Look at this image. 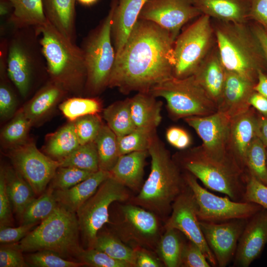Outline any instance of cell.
<instances>
[{
    "label": "cell",
    "instance_id": "obj_29",
    "mask_svg": "<svg viewBox=\"0 0 267 267\" xmlns=\"http://www.w3.org/2000/svg\"><path fill=\"white\" fill-rule=\"evenodd\" d=\"M4 172L13 212L20 220L25 209L36 195L30 184L14 168H4Z\"/></svg>",
    "mask_w": 267,
    "mask_h": 267
},
{
    "label": "cell",
    "instance_id": "obj_60",
    "mask_svg": "<svg viewBox=\"0 0 267 267\" xmlns=\"http://www.w3.org/2000/svg\"><path fill=\"white\" fill-rule=\"evenodd\" d=\"M13 13V7L7 0H0V18H7V22L11 17Z\"/></svg>",
    "mask_w": 267,
    "mask_h": 267
},
{
    "label": "cell",
    "instance_id": "obj_23",
    "mask_svg": "<svg viewBox=\"0 0 267 267\" xmlns=\"http://www.w3.org/2000/svg\"><path fill=\"white\" fill-rule=\"evenodd\" d=\"M225 74L226 70L217 46L213 47L193 74L196 81L217 106L222 95Z\"/></svg>",
    "mask_w": 267,
    "mask_h": 267
},
{
    "label": "cell",
    "instance_id": "obj_57",
    "mask_svg": "<svg viewBox=\"0 0 267 267\" xmlns=\"http://www.w3.org/2000/svg\"><path fill=\"white\" fill-rule=\"evenodd\" d=\"M249 102L259 113L267 118V98L255 91L251 95Z\"/></svg>",
    "mask_w": 267,
    "mask_h": 267
},
{
    "label": "cell",
    "instance_id": "obj_39",
    "mask_svg": "<svg viewBox=\"0 0 267 267\" xmlns=\"http://www.w3.org/2000/svg\"><path fill=\"white\" fill-rule=\"evenodd\" d=\"M245 164L246 171L267 185V148L257 135L248 148Z\"/></svg>",
    "mask_w": 267,
    "mask_h": 267
},
{
    "label": "cell",
    "instance_id": "obj_38",
    "mask_svg": "<svg viewBox=\"0 0 267 267\" xmlns=\"http://www.w3.org/2000/svg\"><path fill=\"white\" fill-rule=\"evenodd\" d=\"M58 161L62 167H73L91 173L99 170L98 153L94 141L80 145L69 155Z\"/></svg>",
    "mask_w": 267,
    "mask_h": 267
},
{
    "label": "cell",
    "instance_id": "obj_52",
    "mask_svg": "<svg viewBox=\"0 0 267 267\" xmlns=\"http://www.w3.org/2000/svg\"><path fill=\"white\" fill-rule=\"evenodd\" d=\"M37 223L22 224L12 227L10 226H0V242L1 244L18 242L36 227Z\"/></svg>",
    "mask_w": 267,
    "mask_h": 267
},
{
    "label": "cell",
    "instance_id": "obj_5",
    "mask_svg": "<svg viewBox=\"0 0 267 267\" xmlns=\"http://www.w3.org/2000/svg\"><path fill=\"white\" fill-rule=\"evenodd\" d=\"M181 170L200 180L207 188L243 201L245 172L234 162L221 161L209 156L201 145L184 150L173 157Z\"/></svg>",
    "mask_w": 267,
    "mask_h": 267
},
{
    "label": "cell",
    "instance_id": "obj_55",
    "mask_svg": "<svg viewBox=\"0 0 267 267\" xmlns=\"http://www.w3.org/2000/svg\"><path fill=\"white\" fill-rule=\"evenodd\" d=\"M136 250V267H162L160 261L150 253L151 251L140 247L134 248Z\"/></svg>",
    "mask_w": 267,
    "mask_h": 267
},
{
    "label": "cell",
    "instance_id": "obj_35",
    "mask_svg": "<svg viewBox=\"0 0 267 267\" xmlns=\"http://www.w3.org/2000/svg\"><path fill=\"white\" fill-rule=\"evenodd\" d=\"M94 142L99 170L110 172L121 156L116 135L107 124H104Z\"/></svg>",
    "mask_w": 267,
    "mask_h": 267
},
{
    "label": "cell",
    "instance_id": "obj_51",
    "mask_svg": "<svg viewBox=\"0 0 267 267\" xmlns=\"http://www.w3.org/2000/svg\"><path fill=\"white\" fill-rule=\"evenodd\" d=\"M12 207L8 195L4 168L1 167L0 171V226L13 225Z\"/></svg>",
    "mask_w": 267,
    "mask_h": 267
},
{
    "label": "cell",
    "instance_id": "obj_9",
    "mask_svg": "<svg viewBox=\"0 0 267 267\" xmlns=\"http://www.w3.org/2000/svg\"><path fill=\"white\" fill-rule=\"evenodd\" d=\"M149 92L166 100L169 113L174 120L205 116L218 111L217 104L193 75L183 78L172 76L155 86Z\"/></svg>",
    "mask_w": 267,
    "mask_h": 267
},
{
    "label": "cell",
    "instance_id": "obj_45",
    "mask_svg": "<svg viewBox=\"0 0 267 267\" xmlns=\"http://www.w3.org/2000/svg\"><path fill=\"white\" fill-rule=\"evenodd\" d=\"M73 123L80 145L94 141L104 124L98 114L81 117Z\"/></svg>",
    "mask_w": 267,
    "mask_h": 267
},
{
    "label": "cell",
    "instance_id": "obj_25",
    "mask_svg": "<svg viewBox=\"0 0 267 267\" xmlns=\"http://www.w3.org/2000/svg\"><path fill=\"white\" fill-rule=\"evenodd\" d=\"M148 154V150H144L121 155L110 172L111 177L128 189L139 192L143 185L144 168Z\"/></svg>",
    "mask_w": 267,
    "mask_h": 267
},
{
    "label": "cell",
    "instance_id": "obj_22",
    "mask_svg": "<svg viewBox=\"0 0 267 267\" xmlns=\"http://www.w3.org/2000/svg\"><path fill=\"white\" fill-rule=\"evenodd\" d=\"M147 0H117L111 6V37L116 55L122 50Z\"/></svg>",
    "mask_w": 267,
    "mask_h": 267
},
{
    "label": "cell",
    "instance_id": "obj_3",
    "mask_svg": "<svg viewBox=\"0 0 267 267\" xmlns=\"http://www.w3.org/2000/svg\"><path fill=\"white\" fill-rule=\"evenodd\" d=\"M51 81L66 91L85 89L87 70L80 47L59 33L48 22L36 27Z\"/></svg>",
    "mask_w": 267,
    "mask_h": 267
},
{
    "label": "cell",
    "instance_id": "obj_11",
    "mask_svg": "<svg viewBox=\"0 0 267 267\" xmlns=\"http://www.w3.org/2000/svg\"><path fill=\"white\" fill-rule=\"evenodd\" d=\"M214 38L211 17L203 14L179 34L174 44L173 76L193 75L213 48Z\"/></svg>",
    "mask_w": 267,
    "mask_h": 267
},
{
    "label": "cell",
    "instance_id": "obj_7",
    "mask_svg": "<svg viewBox=\"0 0 267 267\" xmlns=\"http://www.w3.org/2000/svg\"><path fill=\"white\" fill-rule=\"evenodd\" d=\"M8 39L7 71L24 98L31 91L36 72L47 69L36 27L13 28Z\"/></svg>",
    "mask_w": 267,
    "mask_h": 267
},
{
    "label": "cell",
    "instance_id": "obj_36",
    "mask_svg": "<svg viewBox=\"0 0 267 267\" xmlns=\"http://www.w3.org/2000/svg\"><path fill=\"white\" fill-rule=\"evenodd\" d=\"M111 257L136 267V250L122 241L112 232L98 233L93 246Z\"/></svg>",
    "mask_w": 267,
    "mask_h": 267
},
{
    "label": "cell",
    "instance_id": "obj_50",
    "mask_svg": "<svg viewBox=\"0 0 267 267\" xmlns=\"http://www.w3.org/2000/svg\"><path fill=\"white\" fill-rule=\"evenodd\" d=\"M181 267H210L211 265L201 249L196 244L188 240L183 247Z\"/></svg>",
    "mask_w": 267,
    "mask_h": 267
},
{
    "label": "cell",
    "instance_id": "obj_49",
    "mask_svg": "<svg viewBox=\"0 0 267 267\" xmlns=\"http://www.w3.org/2000/svg\"><path fill=\"white\" fill-rule=\"evenodd\" d=\"M19 242L1 244L0 267H28Z\"/></svg>",
    "mask_w": 267,
    "mask_h": 267
},
{
    "label": "cell",
    "instance_id": "obj_12",
    "mask_svg": "<svg viewBox=\"0 0 267 267\" xmlns=\"http://www.w3.org/2000/svg\"><path fill=\"white\" fill-rule=\"evenodd\" d=\"M111 223L113 233L133 248L156 252L163 234L161 219L153 212L130 202L122 205Z\"/></svg>",
    "mask_w": 267,
    "mask_h": 267
},
{
    "label": "cell",
    "instance_id": "obj_30",
    "mask_svg": "<svg viewBox=\"0 0 267 267\" xmlns=\"http://www.w3.org/2000/svg\"><path fill=\"white\" fill-rule=\"evenodd\" d=\"M66 92L59 85L50 81L23 108L25 114L33 124L45 115Z\"/></svg>",
    "mask_w": 267,
    "mask_h": 267
},
{
    "label": "cell",
    "instance_id": "obj_15",
    "mask_svg": "<svg viewBox=\"0 0 267 267\" xmlns=\"http://www.w3.org/2000/svg\"><path fill=\"white\" fill-rule=\"evenodd\" d=\"M198 210V206L194 194L186 183L182 191L173 202L171 214L164 227V228H174L181 232L188 240L201 249L211 265L216 267L217 263L215 257L200 227Z\"/></svg>",
    "mask_w": 267,
    "mask_h": 267
},
{
    "label": "cell",
    "instance_id": "obj_56",
    "mask_svg": "<svg viewBox=\"0 0 267 267\" xmlns=\"http://www.w3.org/2000/svg\"><path fill=\"white\" fill-rule=\"evenodd\" d=\"M250 27L262 49L266 64L267 73V32L256 22Z\"/></svg>",
    "mask_w": 267,
    "mask_h": 267
},
{
    "label": "cell",
    "instance_id": "obj_17",
    "mask_svg": "<svg viewBox=\"0 0 267 267\" xmlns=\"http://www.w3.org/2000/svg\"><path fill=\"white\" fill-rule=\"evenodd\" d=\"M201 14L191 0H147L138 19L155 23L175 41L182 27Z\"/></svg>",
    "mask_w": 267,
    "mask_h": 267
},
{
    "label": "cell",
    "instance_id": "obj_24",
    "mask_svg": "<svg viewBox=\"0 0 267 267\" xmlns=\"http://www.w3.org/2000/svg\"><path fill=\"white\" fill-rule=\"evenodd\" d=\"M110 177L109 172L99 170L70 188L53 190V195L59 205L76 213L79 208L95 193L100 184Z\"/></svg>",
    "mask_w": 267,
    "mask_h": 267
},
{
    "label": "cell",
    "instance_id": "obj_21",
    "mask_svg": "<svg viewBox=\"0 0 267 267\" xmlns=\"http://www.w3.org/2000/svg\"><path fill=\"white\" fill-rule=\"evenodd\" d=\"M256 83L238 74L226 70L225 79L218 111L232 118L247 110L251 106L249 98L255 91Z\"/></svg>",
    "mask_w": 267,
    "mask_h": 267
},
{
    "label": "cell",
    "instance_id": "obj_20",
    "mask_svg": "<svg viewBox=\"0 0 267 267\" xmlns=\"http://www.w3.org/2000/svg\"><path fill=\"white\" fill-rule=\"evenodd\" d=\"M258 112L252 106L231 118L228 150L230 156L245 172L246 154L256 135Z\"/></svg>",
    "mask_w": 267,
    "mask_h": 267
},
{
    "label": "cell",
    "instance_id": "obj_14",
    "mask_svg": "<svg viewBox=\"0 0 267 267\" xmlns=\"http://www.w3.org/2000/svg\"><path fill=\"white\" fill-rule=\"evenodd\" d=\"M8 156L13 168L40 195L61 166L58 160L42 153L32 141L11 147Z\"/></svg>",
    "mask_w": 267,
    "mask_h": 267
},
{
    "label": "cell",
    "instance_id": "obj_40",
    "mask_svg": "<svg viewBox=\"0 0 267 267\" xmlns=\"http://www.w3.org/2000/svg\"><path fill=\"white\" fill-rule=\"evenodd\" d=\"M32 125L23 109L19 110L3 129L1 133L2 140L6 144L12 145L11 147L26 141Z\"/></svg>",
    "mask_w": 267,
    "mask_h": 267
},
{
    "label": "cell",
    "instance_id": "obj_8",
    "mask_svg": "<svg viewBox=\"0 0 267 267\" xmlns=\"http://www.w3.org/2000/svg\"><path fill=\"white\" fill-rule=\"evenodd\" d=\"M112 8L107 16L84 39L81 48L87 70L85 89L95 94L108 87L116 59L111 37Z\"/></svg>",
    "mask_w": 267,
    "mask_h": 267
},
{
    "label": "cell",
    "instance_id": "obj_16",
    "mask_svg": "<svg viewBox=\"0 0 267 267\" xmlns=\"http://www.w3.org/2000/svg\"><path fill=\"white\" fill-rule=\"evenodd\" d=\"M184 120L202 139L201 146L207 154L219 161L237 163L228 150L231 118L217 111L205 116L187 117Z\"/></svg>",
    "mask_w": 267,
    "mask_h": 267
},
{
    "label": "cell",
    "instance_id": "obj_2",
    "mask_svg": "<svg viewBox=\"0 0 267 267\" xmlns=\"http://www.w3.org/2000/svg\"><path fill=\"white\" fill-rule=\"evenodd\" d=\"M148 152L151 157L150 174L138 194L130 201L164 219L171 214L172 204L186 183L181 170L156 132Z\"/></svg>",
    "mask_w": 267,
    "mask_h": 267
},
{
    "label": "cell",
    "instance_id": "obj_13",
    "mask_svg": "<svg viewBox=\"0 0 267 267\" xmlns=\"http://www.w3.org/2000/svg\"><path fill=\"white\" fill-rule=\"evenodd\" d=\"M185 181L192 190L198 206L200 221L222 222L234 219H249L262 208L249 202L234 201L228 197H221L202 186L190 173H183Z\"/></svg>",
    "mask_w": 267,
    "mask_h": 267
},
{
    "label": "cell",
    "instance_id": "obj_47",
    "mask_svg": "<svg viewBox=\"0 0 267 267\" xmlns=\"http://www.w3.org/2000/svg\"><path fill=\"white\" fill-rule=\"evenodd\" d=\"M78 261L92 267H131L125 262L116 260L95 248L83 249Z\"/></svg>",
    "mask_w": 267,
    "mask_h": 267
},
{
    "label": "cell",
    "instance_id": "obj_4",
    "mask_svg": "<svg viewBox=\"0 0 267 267\" xmlns=\"http://www.w3.org/2000/svg\"><path fill=\"white\" fill-rule=\"evenodd\" d=\"M217 47L225 70L257 83L260 70L267 71L261 46L246 23L220 21L214 27Z\"/></svg>",
    "mask_w": 267,
    "mask_h": 267
},
{
    "label": "cell",
    "instance_id": "obj_58",
    "mask_svg": "<svg viewBox=\"0 0 267 267\" xmlns=\"http://www.w3.org/2000/svg\"><path fill=\"white\" fill-rule=\"evenodd\" d=\"M256 135L261 140L267 149V118L259 113Z\"/></svg>",
    "mask_w": 267,
    "mask_h": 267
},
{
    "label": "cell",
    "instance_id": "obj_27",
    "mask_svg": "<svg viewBox=\"0 0 267 267\" xmlns=\"http://www.w3.org/2000/svg\"><path fill=\"white\" fill-rule=\"evenodd\" d=\"M201 14L220 21L246 23L250 7L242 0H191Z\"/></svg>",
    "mask_w": 267,
    "mask_h": 267
},
{
    "label": "cell",
    "instance_id": "obj_43",
    "mask_svg": "<svg viewBox=\"0 0 267 267\" xmlns=\"http://www.w3.org/2000/svg\"><path fill=\"white\" fill-rule=\"evenodd\" d=\"M29 267H80L84 266L80 262L66 259L56 252L44 250L24 256Z\"/></svg>",
    "mask_w": 267,
    "mask_h": 267
},
{
    "label": "cell",
    "instance_id": "obj_34",
    "mask_svg": "<svg viewBox=\"0 0 267 267\" xmlns=\"http://www.w3.org/2000/svg\"><path fill=\"white\" fill-rule=\"evenodd\" d=\"M103 117L117 137L127 134L136 128L132 118L129 98L107 107L103 110Z\"/></svg>",
    "mask_w": 267,
    "mask_h": 267
},
{
    "label": "cell",
    "instance_id": "obj_53",
    "mask_svg": "<svg viewBox=\"0 0 267 267\" xmlns=\"http://www.w3.org/2000/svg\"><path fill=\"white\" fill-rule=\"evenodd\" d=\"M166 139L172 146L179 150L187 148L191 142L188 133L181 128L172 127L166 132Z\"/></svg>",
    "mask_w": 267,
    "mask_h": 267
},
{
    "label": "cell",
    "instance_id": "obj_18",
    "mask_svg": "<svg viewBox=\"0 0 267 267\" xmlns=\"http://www.w3.org/2000/svg\"><path fill=\"white\" fill-rule=\"evenodd\" d=\"M248 219L222 222L200 221L204 238L214 254L217 266L225 267L234 258L240 237Z\"/></svg>",
    "mask_w": 267,
    "mask_h": 267
},
{
    "label": "cell",
    "instance_id": "obj_59",
    "mask_svg": "<svg viewBox=\"0 0 267 267\" xmlns=\"http://www.w3.org/2000/svg\"><path fill=\"white\" fill-rule=\"evenodd\" d=\"M254 89L255 91L267 98V73L264 71H258L257 81Z\"/></svg>",
    "mask_w": 267,
    "mask_h": 267
},
{
    "label": "cell",
    "instance_id": "obj_44",
    "mask_svg": "<svg viewBox=\"0 0 267 267\" xmlns=\"http://www.w3.org/2000/svg\"><path fill=\"white\" fill-rule=\"evenodd\" d=\"M93 173L73 167L60 166L51 180L49 187L53 190L67 189L84 180Z\"/></svg>",
    "mask_w": 267,
    "mask_h": 267
},
{
    "label": "cell",
    "instance_id": "obj_48",
    "mask_svg": "<svg viewBox=\"0 0 267 267\" xmlns=\"http://www.w3.org/2000/svg\"><path fill=\"white\" fill-rule=\"evenodd\" d=\"M243 201L257 204L267 210V185L248 171L245 173V189Z\"/></svg>",
    "mask_w": 267,
    "mask_h": 267
},
{
    "label": "cell",
    "instance_id": "obj_1",
    "mask_svg": "<svg viewBox=\"0 0 267 267\" xmlns=\"http://www.w3.org/2000/svg\"><path fill=\"white\" fill-rule=\"evenodd\" d=\"M171 34L155 23L138 19L116 55L108 87L127 94L149 92L173 76L174 44Z\"/></svg>",
    "mask_w": 267,
    "mask_h": 267
},
{
    "label": "cell",
    "instance_id": "obj_28",
    "mask_svg": "<svg viewBox=\"0 0 267 267\" xmlns=\"http://www.w3.org/2000/svg\"><path fill=\"white\" fill-rule=\"evenodd\" d=\"M132 119L136 128L156 129L161 122L162 102L149 92H138L130 98Z\"/></svg>",
    "mask_w": 267,
    "mask_h": 267
},
{
    "label": "cell",
    "instance_id": "obj_46",
    "mask_svg": "<svg viewBox=\"0 0 267 267\" xmlns=\"http://www.w3.org/2000/svg\"><path fill=\"white\" fill-rule=\"evenodd\" d=\"M0 115L2 119L6 120L15 114L17 102L16 95L5 79L8 75L6 64H0Z\"/></svg>",
    "mask_w": 267,
    "mask_h": 267
},
{
    "label": "cell",
    "instance_id": "obj_42",
    "mask_svg": "<svg viewBox=\"0 0 267 267\" xmlns=\"http://www.w3.org/2000/svg\"><path fill=\"white\" fill-rule=\"evenodd\" d=\"M156 129L136 128L131 133L117 137L120 155L148 150Z\"/></svg>",
    "mask_w": 267,
    "mask_h": 267
},
{
    "label": "cell",
    "instance_id": "obj_54",
    "mask_svg": "<svg viewBox=\"0 0 267 267\" xmlns=\"http://www.w3.org/2000/svg\"><path fill=\"white\" fill-rule=\"evenodd\" d=\"M249 18L261 25L267 32V0H251Z\"/></svg>",
    "mask_w": 267,
    "mask_h": 267
},
{
    "label": "cell",
    "instance_id": "obj_41",
    "mask_svg": "<svg viewBox=\"0 0 267 267\" xmlns=\"http://www.w3.org/2000/svg\"><path fill=\"white\" fill-rule=\"evenodd\" d=\"M59 109L65 117L73 122L84 116L98 114L101 104L94 98L72 97L60 104Z\"/></svg>",
    "mask_w": 267,
    "mask_h": 267
},
{
    "label": "cell",
    "instance_id": "obj_62",
    "mask_svg": "<svg viewBox=\"0 0 267 267\" xmlns=\"http://www.w3.org/2000/svg\"></svg>",
    "mask_w": 267,
    "mask_h": 267
},
{
    "label": "cell",
    "instance_id": "obj_33",
    "mask_svg": "<svg viewBox=\"0 0 267 267\" xmlns=\"http://www.w3.org/2000/svg\"><path fill=\"white\" fill-rule=\"evenodd\" d=\"M181 234L174 228H165L158 242L156 252L165 267H181L182 254L185 243Z\"/></svg>",
    "mask_w": 267,
    "mask_h": 267
},
{
    "label": "cell",
    "instance_id": "obj_6",
    "mask_svg": "<svg viewBox=\"0 0 267 267\" xmlns=\"http://www.w3.org/2000/svg\"><path fill=\"white\" fill-rule=\"evenodd\" d=\"M76 213L58 204L53 213L19 242L23 252L47 250L70 260L78 261L84 249Z\"/></svg>",
    "mask_w": 267,
    "mask_h": 267
},
{
    "label": "cell",
    "instance_id": "obj_31",
    "mask_svg": "<svg viewBox=\"0 0 267 267\" xmlns=\"http://www.w3.org/2000/svg\"><path fill=\"white\" fill-rule=\"evenodd\" d=\"M7 0L13 7V13L7 22L13 28L37 27L47 22L42 0Z\"/></svg>",
    "mask_w": 267,
    "mask_h": 267
},
{
    "label": "cell",
    "instance_id": "obj_26",
    "mask_svg": "<svg viewBox=\"0 0 267 267\" xmlns=\"http://www.w3.org/2000/svg\"><path fill=\"white\" fill-rule=\"evenodd\" d=\"M76 0H42L47 22L62 35L76 43Z\"/></svg>",
    "mask_w": 267,
    "mask_h": 267
},
{
    "label": "cell",
    "instance_id": "obj_32",
    "mask_svg": "<svg viewBox=\"0 0 267 267\" xmlns=\"http://www.w3.org/2000/svg\"><path fill=\"white\" fill-rule=\"evenodd\" d=\"M80 145L73 122H71L47 138L44 148L48 156L56 160L69 155Z\"/></svg>",
    "mask_w": 267,
    "mask_h": 267
},
{
    "label": "cell",
    "instance_id": "obj_37",
    "mask_svg": "<svg viewBox=\"0 0 267 267\" xmlns=\"http://www.w3.org/2000/svg\"><path fill=\"white\" fill-rule=\"evenodd\" d=\"M53 191V190L48 187L38 198H34L29 203L21 218L22 224H37L53 213L58 204Z\"/></svg>",
    "mask_w": 267,
    "mask_h": 267
},
{
    "label": "cell",
    "instance_id": "obj_19",
    "mask_svg": "<svg viewBox=\"0 0 267 267\" xmlns=\"http://www.w3.org/2000/svg\"><path fill=\"white\" fill-rule=\"evenodd\" d=\"M267 243V210L263 208L248 219L238 241L234 265L248 267Z\"/></svg>",
    "mask_w": 267,
    "mask_h": 267
},
{
    "label": "cell",
    "instance_id": "obj_10",
    "mask_svg": "<svg viewBox=\"0 0 267 267\" xmlns=\"http://www.w3.org/2000/svg\"><path fill=\"white\" fill-rule=\"evenodd\" d=\"M130 199L129 189L112 177L100 184L76 212L84 249L93 248L98 232L105 224L110 223L111 204Z\"/></svg>",
    "mask_w": 267,
    "mask_h": 267
},
{
    "label": "cell",
    "instance_id": "obj_61",
    "mask_svg": "<svg viewBox=\"0 0 267 267\" xmlns=\"http://www.w3.org/2000/svg\"><path fill=\"white\" fill-rule=\"evenodd\" d=\"M83 5H90L96 2L98 0H77Z\"/></svg>",
    "mask_w": 267,
    "mask_h": 267
}]
</instances>
